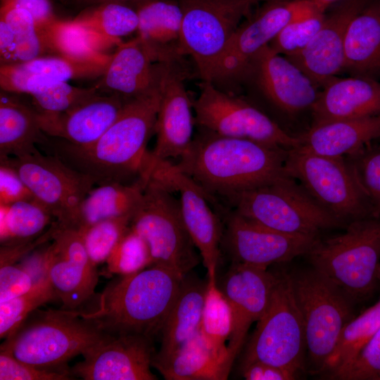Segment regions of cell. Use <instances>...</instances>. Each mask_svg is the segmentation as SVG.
<instances>
[{"label":"cell","mask_w":380,"mask_h":380,"mask_svg":"<svg viewBox=\"0 0 380 380\" xmlns=\"http://www.w3.org/2000/svg\"><path fill=\"white\" fill-rule=\"evenodd\" d=\"M160 84V82H159ZM160 102V84L127 101L111 126L94 143L77 146L49 137L43 146L70 167L91 177L96 184L132 183L144 172Z\"/></svg>","instance_id":"6da1fadb"},{"label":"cell","mask_w":380,"mask_h":380,"mask_svg":"<svg viewBox=\"0 0 380 380\" xmlns=\"http://www.w3.org/2000/svg\"><path fill=\"white\" fill-rule=\"evenodd\" d=\"M287 150L201 129L174 165L215 201L276 179L284 172Z\"/></svg>","instance_id":"7a4b0ae2"},{"label":"cell","mask_w":380,"mask_h":380,"mask_svg":"<svg viewBox=\"0 0 380 380\" xmlns=\"http://www.w3.org/2000/svg\"><path fill=\"white\" fill-rule=\"evenodd\" d=\"M184 276L152 265L120 275L99 295L98 304L81 316L110 335H141L152 339L160 334Z\"/></svg>","instance_id":"3957f363"},{"label":"cell","mask_w":380,"mask_h":380,"mask_svg":"<svg viewBox=\"0 0 380 380\" xmlns=\"http://www.w3.org/2000/svg\"><path fill=\"white\" fill-rule=\"evenodd\" d=\"M37 310L0 347L36 367L68 370L66 365L70 359L83 355L106 334L79 310Z\"/></svg>","instance_id":"277c9868"},{"label":"cell","mask_w":380,"mask_h":380,"mask_svg":"<svg viewBox=\"0 0 380 380\" xmlns=\"http://www.w3.org/2000/svg\"><path fill=\"white\" fill-rule=\"evenodd\" d=\"M312 268L341 289L353 300L373 292L380 265V220H353L345 232L320 241L306 254Z\"/></svg>","instance_id":"5b68a950"},{"label":"cell","mask_w":380,"mask_h":380,"mask_svg":"<svg viewBox=\"0 0 380 380\" xmlns=\"http://www.w3.org/2000/svg\"><path fill=\"white\" fill-rule=\"evenodd\" d=\"M224 200L238 214L286 234L317 236L322 229L341 222L285 172L267 184Z\"/></svg>","instance_id":"8992f818"},{"label":"cell","mask_w":380,"mask_h":380,"mask_svg":"<svg viewBox=\"0 0 380 380\" xmlns=\"http://www.w3.org/2000/svg\"><path fill=\"white\" fill-rule=\"evenodd\" d=\"M172 191L160 181L149 178L130 228L147 243L153 265L185 276L198 264L199 257L183 220L179 200Z\"/></svg>","instance_id":"52a82bcc"},{"label":"cell","mask_w":380,"mask_h":380,"mask_svg":"<svg viewBox=\"0 0 380 380\" xmlns=\"http://www.w3.org/2000/svg\"><path fill=\"white\" fill-rule=\"evenodd\" d=\"M270 303L244 350L241 369L262 362L298 374L307 350L304 324L291 274L277 272Z\"/></svg>","instance_id":"ba28073f"},{"label":"cell","mask_w":380,"mask_h":380,"mask_svg":"<svg viewBox=\"0 0 380 380\" xmlns=\"http://www.w3.org/2000/svg\"><path fill=\"white\" fill-rule=\"evenodd\" d=\"M284 172L338 220L368 216L372 200L344 157L317 154L300 146L287 150Z\"/></svg>","instance_id":"9c48e42d"},{"label":"cell","mask_w":380,"mask_h":380,"mask_svg":"<svg viewBox=\"0 0 380 380\" xmlns=\"http://www.w3.org/2000/svg\"><path fill=\"white\" fill-rule=\"evenodd\" d=\"M302 315L308 357L321 372L344 326L353 318V300L314 268L291 275Z\"/></svg>","instance_id":"30bf717a"},{"label":"cell","mask_w":380,"mask_h":380,"mask_svg":"<svg viewBox=\"0 0 380 380\" xmlns=\"http://www.w3.org/2000/svg\"><path fill=\"white\" fill-rule=\"evenodd\" d=\"M193 107L196 125L201 129L286 149L300 145L299 137L288 134L257 106L210 82H201Z\"/></svg>","instance_id":"8fae6325"},{"label":"cell","mask_w":380,"mask_h":380,"mask_svg":"<svg viewBox=\"0 0 380 380\" xmlns=\"http://www.w3.org/2000/svg\"><path fill=\"white\" fill-rule=\"evenodd\" d=\"M182 11V42L202 82L211 80L231 37L255 4L249 0H177Z\"/></svg>","instance_id":"7c38bea8"},{"label":"cell","mask_w":380,"mask_h":380,"mask_svg":"<svg viewBox=\"0 0 380 380\" xmlns=\"http://www.w3.org/2000/svg\"><path fill=\"white\" fill-rule=\"evenodd\" d=\"M0 160L18 172L34 198L51 213L59 225L74 227L82 203L96 184L91 177L58 156L44 155L39 150Z\"/></svg>","instance_id":"4fadbf2b"},{"label":"cell","mask_w":380,"mask_h":380,"mask_svg":"<svg viewBox=\"0 0 380 380\" xmlns=\"http://www.w3.org/2000/svg\"><path fill=\"white\" fill-rule=\"evenodd\" d=\"M317 11L310 0H272L239 25L227 42L210 81L226 90L236 84L249 60L289 23ZM318 12V11H317Z\"/></svg>","instance_id":"5bb4252c"},{"label":"cell","mask_w":380,"mask_h":380,"mask_svg":"<svg viewBox=\"0 0 380 380\" xmlns=\"http://www.w3.org/2000/svg\"><path fill=\"white\" fill-rule=\"evenodd\" d=\"M179 194L183 220L199 252L207 275L217 274L221 255L223 227L220 214L213 210L214 200L191 178L168 160L157 163L147 174Z\"/></svg>","instance_id":"9a60e30c"},{"label":"cell","mask_w":380,"mask_h":380,"mask_svg":"<svg viewBox=\"0 0 380 380\" xmlns=\"http://www.w3.org/2000/svg\"><path fill=\"white\" fill-rule=\"evenodd\" d=\"M221 213L225 224L222 246L232 262L268 268L306 255L318 239L317 236L291 234L270 229L232 210Z\"/></svg>","instance_id":"2e32d148"},{"label":"cell","mask_w":380,"mask_h":380,"mask_svg":"<svg viewBox=\"0 0 380 380\" xmlns=\"http://www.w3.org/2000/svg\"><path fill=\"white\" fill-rule=\"evenodd\" d=\"M240 84L251 86L272 107L290 115L310 109L319 93L294 63L269 45L249 60L235 84Z\"/></svg>","instance_id":"e0dca14e"},{"label":"cell","mask_w":380,"mask_h":380,"mask_svg":"<svg viewBox=\"0 0 380 380\" xmlns=\"http://www.w3.org/2000/svg\"><path fill=\"white\" fill-rule=\"evenodd\" d=\"M183 63H161L160 102L155 148L149 152L144 177L159 162L179 158L193 141L196 125L193 101L184 87Z\"/></svg>","instance_id":"ac0fdd59"},{"label":"cell","mask_w":380,"mask_h":380,"mask_svg":"<svg viewBox=\"0 0 380 380\" xmlns=\"http://www.w3.org/2000/svg\"><path fill=\"white\" fill-rule=\"evenodd\" d=\"M52 243L46 249V274L63 309L78 310L94 295L96 266L90 259L80 232L51 224Z\"/></svg>","instance_id":"d6986e66"},{"label":"cell","mask_w":380,"mask_h":380,"mask_svg":"<svg viewBox=\"0 0 380 380\" xmlns=\"http://www.w3.org/2000/svg\"><path fill=\"white\" fill-rule=\"evenodd\" d=\"M153 339L141 335L106 334L82 355L70 372L84 380H155L151 367Z\"/></svg>","instance_id":"ffe728a7"},{"label":"cell","mask_w":380,"mask_h":380,"mask_svg":"<svg viewBox=\"0 0 380 380\" xmlns=\"http://www.w3.org/2000/svg\"><path fill=\"white\" fill-rule=\"evenodd\" d=\"M277 272L245 264L232 262L220 287L233 312V328L227 349L231 365L245 345L251 325L266 311L277 281Z\"/></svg>","instance_id":"44dd1931"},{"label":"cell","mask_w":380,"mask_h":380,"mask_svg":"<svg viewBox=\"0 0 380 380\" xmlns=\"http://www.w3.org/2000/svg\"><path fill=\"white\" fill-rule=\"evenodd\" d=\"M370 0H342L326 13L322 27L308 46L287 57L317 87L343 71L345 43L353 19Z\"/></svg>","instance_id":"7402d4cb"},{"label":"cell","mask_w":380,"mask_h":380,"mask_svg":"<svg viewBox=\"0 0 380 380\" xmlns=\"http://www.w3.org/2000/svg\"><path fill=\"white\" fill-rule=\"evenodd\" d=\"M129 99L100 93L63 113L37 110L41 129L47 136L77 146L96 141L116 120Z\"/></svg>","instance_id":"603a6c76"},{"label":"cell","mask_w":380,"mask_h":380,"mask_svg":"<svg viewBox=\"0 0 380 380\" xmlns=\"http://www.w3.org/2000/svg\"><path fill=\"white\" fill-rule=\"evenodd\" d=\"M310 110L312 126L379 115L380 81L334 77L322 87Z\"/></svg>","instance_id":"cb8c5ba5"},{"label":"cell","mask_w":380,"mask_h":380,"mask_svg":"<svg viewBox=\"0 0 380 380\" xmlns=\"http://www.w3.org/2000/svg\"><path fill=\"white\" fill-rule=\"evenodd\" d=\"M160 72L161 63L153 61L136 37L116 46L95 87L102 94L131 99L156 88L160 82Z\"/></svg>","instance_id":"d4e9b609"},{"label":"cell","mask_w":380,"mask_h":380,"mask_svg":"<svg viewBox=\"0 0 380 380\" xmlns=\"http://www.w3.org/2000/svg\"><path fill=\"white\" fill-rule=\"evenodd\" d=\"M136 10L137 37L153 61L182 63L186 55L182 42V11L177 0H150Z\"/></svg>","instance_id":"484cf974"},{"label":"cell","mask_w":380,"mask_h":380,"mask_svg":"<svg viewBox=\"0 0 380 380\" xmlns=\"http://www.w3.org/2000/svg\"><path fill=\"white\" fill-rule=\"evenodd\" d=\"M206 281L186 274L160 331L161 345L152 365L162 362L199 331Z\"/></svg>","instance_id":"4316f807"},{"label":"cell","mask_w":380,"mask_h":380,"mask_svg":"<svg viewBox=\"0 0 380 380\" xmlns=\"http://www.w3.org/2000/svg\"><path fill=\"white\" fill-rule=\"evenodd\" d=\"M299 137L300 146L317 154L350 156L380 138V114L314 125Z\"/></svg>","instance_id":"83f0119b"},{"label":"cell","mask_w":380,"mask_h":380,"mask_svg":"<svg viewBox=\"0 0 380 380\" xmlns=\"http://www.w3.org/2000/svg\"><path fill=\"white\" fill-rule=\"evenodd\" d=\"M152 367L167 380H224L232 365L228 352L213 348L199 331L166 360Z\"/></svg>","instance_id":"f1b7e54d"},{"label":"cell","mask_w":380,"mask_h":380,"mask_svg":"<svg viewBox=\"0 0 380 380\" xmlns=\"http://www.w3.org/2000/svg\"><path fill=\"white\" fill-rule=\"evenodd\" d=\"M343 71L380 81V0H370L351 21Z\"/></svg>","instance_id":"f546056e"},{"label":"cell","mask_w":380,"mask_h":380,"mask_svg":"<svg viewBox=\"0 0 380 380\" xmlns=\"http://www.w3.org/2000/svg\"><path fill=\"white\" fill-rule=\"evenodd\" d=\"M49 139L40 128L37 110L4 91L0 96V158L38 150Z\"/></svg>","instance_id":"4dcf8cb0"},{"label":"cell","mask_w":380,"mask_h":380,"mask_svg":"<svg viewBox=\"0 0 380 380\" xmlns=\"http://www.w3.org/2000/svg\"><path fill=\"white\" fill-rule=\"evenodd\" d=\"M147 182H110L92 188L84 199L72 229L81 231L99 221L132 217L139 206Z\"/></svg>","instance_id":"1f68e13d"},{"label":"cell","mask_w":380,"mask_h":380,"mask_svg":"<svg viewBox=\"0 0 380 380\" xmlns=\"http://www.w3.org/2000/svg\"><path fill=\"white\" fill-rule=\"evenodd\" d=\"M48 34L56 53L73 61L104 66L108 65L111 56L106 53V50L120 43L103 37L74 19H58L48 29Z\"/></svg>","instance_id":"d6a6232c"},{"label":"cell","mask_w":380,"mask_h":380,"mask_svg":"<svg viewBox=\"0 0 380 380\" xmlns=\"http://www.w3.org/2000/svg\"><path fill=\"white\" fill-rule=\"evenodd\" d=\"M380 327V299L343 328L321 372L330 379L351 364Z\"/></svg>","instance_id":"836d02e7"},{"label":"cell","mask_w":380,"mask_h":380,"mask_svg":"<svg viewBox=\"0 0 380 380\" xmlns=\"http://www.w3.org/2000/svg\"><path fill=\"white\" fill-rule=\"evenodd\" d=\"M53 218L51 213L36 198L0 205L1 246L31 241L53 223Z\"/></svg>","instance_id":"e575fe53"},{"label":"cell","mask_w":380,"mask_h":380,"mask_svg":"<svg viewBox=\"0 0 380 380\" xmlns=\"http://www.w3.org/2000/svg\"><path fill=\"white\" fill-rule=\"evenodd\" d=\"M0 19L11 27L14 38V63H23L35 58L56 53L48 31L39 27L25 9L1 3Z\"/></svg>","instance_id":"d590c367"},{"label":"cell","mask_w":380,"mask_h":380,"mask_svg":"<svg viewBox=\"0 0 380 380\" xmlns=\"http://www.w3.org/2000/svg\"><path fill=\"white\" fill-rule=\"evenodd\" d=\"M232 328V307L217 285V274L207 275L200 331L213 348L228 352Z\"/></svg>","instance_id":"8d00e7d4"},{"label":"cell","mask_w":380,"mask_h":380,"mask_svg":"<svg viewBox=\"0 0 380 380\" xmlns=\"http://www.w3.org/2000/svg\"><path fill=\"white\" fill-rule=\"evenodd\" d=\"M75 20L117 42L137 31L139 17L135 8L118 3L91 6L81 12Z\"/></svg>","instance_id":"74e56055"},{"label":"cell","mask_w":380,"mask_h":380,"mask_svg":"<svg viewBox=\"0 0 380 380\" xmlns=\"http://www.w3.org/2000/svg\"><path fill=\"white\" fill-rule=\"evenodd\" d=\"M56 296L47 274L34 283L27 292L0 303V337L14 333L27 317Z\"/></svg>","instance_id":"f35d334b"},{"label":"cell","mask_w":380,"mask_h":380,"mask_svg":"<svg viewBox=\"0 0 380 380\" xmlns=\"http://www.w3.org/2000/svg\"><path fill=\"white\" fill-rule=\"evenodd\" d=\"M132 217L124 216L106 219L78 231L91 260L96 265L107 260L130 229Z\"/></svg>","instance_id":"ab89813d"},{"label":"cell","mask_w":380,"mask_h":380,"mask_svg":"<svg viewBox=\"0 0 380 380\" xmlns=\"http://www.w3.org/2000/svg\"><path fill=\"white\" fill-rule=\"evenodd\" d=\"M18 63L33 74L65 82L72 79L101 76L106 67L73 61L60 55H46Z\"/></svg>","instance_id":"60d3db41"},{"label":"cell","mask_w":380,"mask_h":380,"mask_svg":"<svg viewBox=\"0 0 380 380\" xmlns=\"http://www.w3.org/2000/svg\"><path fill=\"white\" fill-rule=\"evenodd\" d=\"M106 262L109 273L120 276L141 271L153 265L147 243L131 228L115 247Z\"/></svg>","instance_id":"b9f144b4"},{"label":"cell","mask_w":380,"mask_h":380,"mask_svg":"<svg viewBox=\"0 0 380 380\" xmlns=\"http://www.w3.org/2000/svg\"><path fill=\"white\" fill-rule=\"evenodd\" d=\"M100 93L95 86L82 88L65 81H56L32 97L38 111L60 113L87 101Z\"/></svg>","instance_id":"7bdbcfd3"},{"label":"cell","mask_w":380,"mask_h":380,"mask_svg":"<svg viewBox=\"0 0 380 380\" xmlns=\"http://www.w3.org/2000/svg\"><path fill=\"white\" fill-rule=\"evenodd\" d=\"M325 13L314 11L289 23L269 46L275 52L285 56L300 51L319 31Z\"/></svg>","instance_id":"ee69618b"},{"label":"cell","mask_w":380,"mask_h":380,"mask_svg":"<svg viewBox=\"0 0 380 380\" xmlns=\"http://www.w3.org/2000/svg\"><path fill=\"white\" fill-rule=\"evenodd\" d=\"M345 158L363 191L372 201L380 203V147L365 146Z\"/></svg>","instance_id":"f6af8a7d"},{"label":"cell","mask_w":380,"mask_h":380,"mask_svg":"<svg viewBox=\"0 0 380 380\" xmlns=\"http://www.w3.org/2000/svg\"><path fill=\"white\" fill-rule=\"evenodd\" d=\"M331 379L380 380V327L354 361Z\"/></svg>","instance_id":"bcb514c9"},{"label":"cell","mask_w":380,"mask_h":380,"mask_svg":"<svg viewBox=\"0 0 380 380\" xmlns=\"http://www.w3.org/2000/svg\"><path fill=\"white\" fill-rule=\"evenodd\" d=\"M73 376L70 369H40L18 360L8 350H0L1 380H70Z\"/></svg>","instance_id":"7dc6e473"},{"label":"cell","mask_w":380,"mask_h":380,"mask_svg":"<svg viewBox=\"0 0 380 380\" xmlns=\"http://www.w3.org/2000/svg\"><path fill=\"white\" fill-rule=\"evenodd\" d=\"M34 283L33 277L18 265L0 266V303L27 292Z\"/></svg>","instance_id":"c3c4849f"},{"label":"cell","mask_w":380,"mask_h":380,"mask_svg":"<svg viewBox=\"0 0 380 380\" xmlns=\"http://www.w3.org/2000/svg\"><path fill=\"white\" fill-rule=\"evenodd\" d=\"M34 198L18 172L0 160V205Z\"/></svg>","instance_id":"681fc988"},{"label":"cell","mask_w":380,"mask_h":380,"mask_svg":"<svg viewBox=\"0 0 380 380\" xmlns=\"http://www.w3.org/2000/svg\"><path fill=\"white\" fill-rule=\"evenodd\" d=\"M1 3L25 9L32 15L38 26L46 31L58 20L50 0H1Z\"/></svg>","instance_id":"f907efd6"},{"label":"cell","mask_w":380,"mask_h":380,"mask_svg":"<svg viewBox=\"0 0 380 380\" xmlns=\"http://www.w3.org/2000/svg\"><path fill=\"white\" fill-rule=\"evenodd\" d=\"M246 380H293L298 374L288 369L262 362H253L241 369Z\"/></svg>","instance_id":"816d5d0a"},{"label":"cell","mask_w":380,"mask_h":380,"mask_svg":"<svg viewBox=\"0 0 380 380\" xmlns=\"http://www.w3.org/2000/svg\"><path fill=\"white\" fill-rule=\"evenodd\" d=\"M81 3L91 4V6L104 3H118L131 6L137 9L139 6L150 0H77Z\"/></svg>","instance_id":"f5cc1de1"},{"label":"cell","mask_w":380,"mask_h":380,"mask_svg":"<svg viewBox=\"0 0 380 380\" xmlns=\"http://www.w3.org/2000/svg\"><path fill=\"white\" fill-rule=\"evenodd\" d=\"M315 8L319 13H325L331 6L342 0H310Z\"/></svg>","instance_id":"db71d44e"},{"label":"cell","mask_w":380,"mask_h":380,"mask_svg":"<svg viewBox=\"0 0 380 380\" xmlns=\"http://www.w3.org/2000/svg\"><path fill=\"white\" fill-rule=\"evenodd\" d=\"M255 4H257L258 2H260V1H263V2H266V1H272V0H249Z\"/></svg>","instance_id":"11a10c76"},{"label":"cell","mask_w":380,"mask_h":380,"mask_svg":"<svg viewBox=\"0 0 380 380\" xmlns=\"http://www.w3.org/2000/svg\"><path fill=\"white\" fill-rule=\"evenodd\" d=\"M377 277H378V281L380 282V265H379V270H378Z\"/></svg>","instance_id":"9f6ffc18"}]
</instances>
